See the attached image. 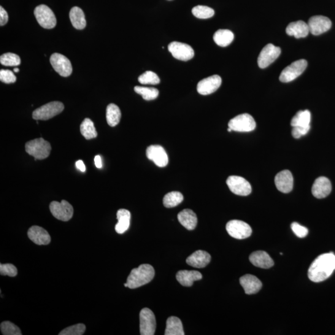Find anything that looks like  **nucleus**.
Listing matches in <instances>:
<instances>
[{
  "label": "nucleus",
  "instance_id": "nucleus-1",
  "mask_svg": "<svg viewBox=\"0 0 335 335\" xmlns=\"http://www.w3.org/2000/svg\"><path fill=\"white\" fill-rule=\"evenodd\" d=\"M334 269L333 253H324L313 261L308 271V276L313 282H322L330 276Z\"/></svg>",
  "mask_w": 335,
  "mask_h": 335
},
{
  "label": "nucleus",
  "instance_id": "nucleus-2",
  "mask_svg": "<svg viewBox=\"0 0 335 335\" xmlns=\"http://www.w3.org/2000/svg\"><path fill=\"white\" fill-rule=\"evenodd\" d=\"M155 276V270L148 264H141L132 270L127 283L129 289H136L152 282Z\"/></svg>",
  "mask_w": 335,
  "mask_h": 335
},
{
  "label": "nucleus",
  "instance_id": "nucleus-3",
  "mask_svg": "<svg viewBox=\"0 0 335 335\" xmlns=\"http://www.w3.org/2000/svg\"><path fill=\"white\" fill-rule=\"evenodd\" d=\"M26 152L32 156L34 160H44L50 155L51 145L50 143L45 141L43 138L31 140L26 143Z\"/></svg>",
  "mask_w": 335,
  "mask_h": 335
},
{
  "label": "nucleus",
  "instance_id": "nucleus-4",
  "mask_svg": "<svg viewBox=\"0 0 335 335\" xmlns=\"http://www.w3.org/2000/svg\"><path fill=\"white\" fill-rule=\"evenodd\" d=\"M64 109V105L59 101H53L37 108L32 113L35 120L46 121L60 114Z\"/></svg>",
  "mask_w": 335,
  "mask_h": 335
},
{
  "label": "nucleus",
  "instance_id": "nucleus-5",
  "mask_svg": "<svg viewBox=\"0 0 335 335\" xmlns=\"http://www.w3.org/2000/svg\"><path fill=\"white\" fill-rule=\"evenodd\" d=\"M307 62L304 59L294 62L290 66L286 67L280 75V80L283 83L292 82L303 74L307 67Z\"/></svg>",
  "mask_w": 335,
  "mask_h": 335
},
{
  "label": "nucleus",
  "instance_id": "nucleus-6",
  "mask_svg": "<svg viewBox=\"0 0 335 335\" xmlns=\"http://www.w3.org/2000/svg\"><path fill=\"white\" fill-rule=\"evenodd\" d=\"M34 16L40 26L45 29H52L56 26L55 15L49 7L40 5L34 10Z\"/></svg>",
  "mask_w": 335,
  "mask_h": 335
},
{
  "label": "nucleus",
  "instance_id": "nucleus-7",
  "mask_svg": "<svg viewBox=\"0 0 335 335\" xmlns=\"http://www.w3.org/2000/svg\"><path fill=\"white\" fill-rule=\"evenodd\" d=\"M229 128L233 131L251 132L255 130L256 122L252 116L245 113V114L237 116L230 121Z\"/></svg>",
  "mask_w": 335,
  "mask_h": 335
},
{
  "label": "nucleus",
  "instance_id": "nucleus-8",
  "mask_svg": "<svg viewBox=\"0 0 335 335\" xmlns=\"http://www.w3.org/2000/svg\"><path fill=\"white\" fill-rule=\"evenodd\" d=\"M50 210L57 219L67 221L71 219L74 215V208L69 202L62 200L61 202L53 201L49 206Z\"/></svg>",
  "mask_w": 335,
  "mask_h": 335
},
{
  "label": "nucleus",
  "instance_id": "nucleus-9",
  "mask_svg": "<svg viewBox=\"0 0 335 335\" xmlns=\"http://www.w3.org/2000/svg\"><path fill=\"white\" fill-rule=\"evenodd\" d=\"M228 234L234 239L242 240L250 237L252 230L248 224L239 220L229 221L226 225Z\"/></svg>",
  "mask_w": 335,
  "mask_h": 335
},
{
  "label": "nucleus",
  "instance_id": "nucleus-10",
  "mask_svg": "<svg viewBox=\"0 0 335 335\" xmlns=\"http://www.w3.org/2000/svg\"><path fill=\"white\" fill-rule=\"evenodd\" d=\"M156 323L155 315L148 308H144L140 312V332L141 335L155 334Z\"/></svg>",
  "mask_w": 335,
  "mask_h": 335
},
{
  "label": "nucleus",
  "instance_id": "nucleus-11",
  "mask_svg": "<svg viewBox=\"0 0 335 335\" xmlns=\"http://www.w3.org/2000/svg\"><path fill=\"white\" fill-rule=\"evenodd\" d=\"M282 50L280 47L273 44H268L264 47L259 53L258 64L259 68L265 69L279 58Z\"/></svg>",
  "mask_w": 335,
  "mask_h": 335
},
{
  "label": "nucleus",
  "instance_id": "nucleus-12",
  "mask_svg": "<svg viewBox=\"0 0 335 335\" xmlns=\"http://www.w3.org/2000/svg\"><path fill=\"white\" fill-rule=\"evenodd\" d=\"M230 190L237 195L246 196L251 193V186L245 178L238 176H231L227 180Z\"/></svg>",
  "mask_w": 335,
  "mask_h": 335
},
{
  "label": "nucleus",
  "instance_id": "nucleus-13",
  "mask_svg": "<svg viewBox=\"0 0 335 335\" xmlns=\"http://www.w3.org/2000/svg\"><path fill=\"white\" fill-rule=\"evenodd\" d=\"M51 65L56 72L62 77H69L72 74L73 69L71 62L66 56L61 53H54L50 57Z\"/></svg>",
  "mask_w": 335,
  "mask_h": 335
},
{
  "label": "nucleus",
  "instance_id": "nucleus-14",
  "mask_svg": "<svg viewBox=\"0 0 335 335\" xmlns=\"http://www.w3.org/2000/svg\"><path fill=\"white\" fill-rule=\"evenodd\" d=\"M169 50L175 59L182 61H188L193 58V48L188 44L180 42H172L169 45Z\"/></svg>",
  "mask_w": 335,
  "mask_h": 335
},
{
  "label": "nucleus",
  "instance_id": "nucleus-15",
  "mask_svg": "<svg viewBox=\"0 0 335 335\" xmlns=\"http://www.w3.org/2000/svg\"><path fill=\"white\" fill-rule=\"evenodd\" d=\"M146 155L150 160L153 161L156 166L163 167L169 163V156L166 151L160 145H150L147 148Z\"/></svg>",
  "mask_w": 335,
  "mask_h": 335
},
{
  "label": "nucleus",
  "instance_id": "nucleus-16",
  "mask_svg": "<svg viewBox=\"0 0 335 335\" xmlns=\"http://www.w3.org/2000/svg\"><path fill=\"white\" fill-rule=\"evenodd\" d=\"M331 21L323 16H315L310 18L308 26L310 32L314 36H318L328 31L331 27Z\"/></svg>",
  "mask_w": 335,
  "mask_h": 335
},
{
  "label": "nucleus",
  "instance_id": "nucleus-17",
  "mask_svg": "<svg viewBox=\"0 0 335 335\" xmlns=\"http://www.w3.org/2000/svg\"><path fill=\"white\" fill-rule=\"evenodd\" d=\"M221 84V77L217 75H213L200 81L197 86V90L202 95H209L217 91Z\"/></svg>",
  "mask_w": 335,
  "mask_h": 335
},
{
  "label": "nucleus",
  "instance_id": "nucleus-18",
  "mask_svg": "<svg viewBox=\"0 0 335 335\" xmlns=\"http://www.w3.org/2000/svg\"><path fill=\"white\" fill-rule=\"evenodd\" d=\"M275 185L278 190L283 193H289L293 190L294 179L289 170H283L275 176Z\"/></svg>",
  "mask_w": 335,
  "mask_h": 335
},
{
  "label": "nucleus",
  "instance_id": "nucleus-19",
  "mask_svg": "<svg viewBox=\"0 0 335 335\" xmlns=\"http://www.w3.org/2000/svg\"><path fill=\"white\" fill-rule=\"evenodd\" d=\"M331 184L327 178L321 177L316 179L312 186V193L317 199L327 197L331 191Z\"/></svg>",
  "mask_w": 335,
  "mask_h": 335
},
{
  "label": "nucleus",
  "instance_id": "nucleus-20",
  "mask_svg": "<svg viewBox=\"0 0 335 335\" xmlns=\"http://www.w3.org/2000/svg\"><path fill=\"white\" fill-rule=\"evenodd\" d=\"M29 239L38 245H47L50 244L51 237L44 229L39 226H32L28 232Z\"/></svg>",
  "mask_w": 335,
  "mask_h": 335
},
{
  "label": "nucleus",
  "instance_id": "nucleus-21",
  "mask_svg": "<svg viewBox=\"0 0 335 335\" xmlns=\"http://www.w3.org/2000/svg\"><path fill=\"white\" fill-rule=\"evenodd\" d=\"M211 256L209 253L205 251L198 250L186 259V263L197 268H203L209 264Z\"/></svg>",
  "mask_w": 335,
  "mask_h": 335
},
{
  "label": "nucleus",
  "instance_id": "nucleus-22",
  "mask_svg": "<svg viewBox=\"0 0 335 335\" xmlns=\"http://www.w3.org/2000/svg\"><path fill=\"white\" fill-rule=\"evenodd\" d=\"M240 285L245 292V293L250 295L257 293L262 288V283L258 278L255 275L246 274L240 277Z\"/></svg>",
  "mask_w": 335,
  "mask_h": 335
},
{
  "label": "nucleus",
  "instance_id": "nucleus-23",
  "mask_svg": "<svg viewBox=\"0 0 335 335\" xmlns=\"http://www.w3.org/2000/svg\"><path fill=\"white\" fill-rule=\"evenodd\" d=\"M250 261L254 266L268 269L274 265V261L265 251H257L251 254Z\"/></svg>",
  "mask_w": 335,
  "mask_h": 335
},
{
  "label": "nucleus",
  "instance_id": "nucleus-24",
  "mask_svg": "<svg viewBox=\"0 0 335 335\" xmlns=\"http://www.w3.org/2000/svg\"><path fill=\"white\" fill-rule=\"evenodd\" d=\"M309 32L308 24L302 21L291 23L286 28V33L289 36L295 37L297 39L307 37Z\"/></svg>",
  "mask_w": 335,
  "mask_h": 335
},
{
  "label": "nucleus",
  "instance_id": "nucleus-25",
  "mask_svg": "<svg viewBox=\"0 0 335 335\" xmlns=\"http://www.w3.org/2000/svg\"><path fill=\"white\" fill-rule=\"evenodd\" d=\"M202 275L201 272L197 271H188L182 270L177 272V280L178 282L185 287H191L193 283L196 281L202 280Z\"/></svg>",
  "mask_w": 335,
  "mask_h": 335
},
{
  "label": "nucleus",
  "instance_id": "nucleus-26",
  "mask_svg": "<svg viewBox=\"0 0 335 335\" xmlns=\"http://www.w3.org/2000/svg\"><path fill=\"white\" fill-rule=\"evenodd\" d=\"M178 219L180 223L189 231H192L196 228L198 218L196 213L191 209H184L178 213Z\"/></svg>",
  "mask_w": 335,
  "mask_h": 335
},
{
  "label": "nucleus",
  "instance_id": "nucleus-27",
  "mask_svg": "<svg viewBox=\"0 0 335 335\" xmlns=\"http://www.w3.org/2000/svg\"><path fill=\"white\" fill-rule=\"evenodd\" d=\"M131 212L128 210L121 209L117 212L118 222L115 226L116 232L119 234H123L129 228L131 221Z\"/></svg>",
  "mask_w": 335,
  "mask_h": 335
},
{
  "label": "nucleus",
  "instance_id": "nucleus-28",
  "mask_svg": "<svg viewBox=\"0 0 335 335\" xmlns=\"http://www.w3.org/2000/svg\"><path fill=\"white\" fill-rule=\"evenodd\" d=\"M70 19L72 25L77 29H83L86 25L85 16L83 10L79 7L72 8L70 12Z\"/></svg>",
  "mask_w": 335,
  "mask_h": 335
},
{
  "label": "nucleus",
  "instance_id": "nucleus-29",
  "mask_svg": "<svg viewBox=\"0 0 335 335\" xmlns=\"http://www.w3.org/2000/svg\"><path fill=\"white\" fill-rule=\"evenodd\" d=\"M234 39V34L228 29H219L213 35V40L220 47H227L231 44Z\"/></svg>",
  "mask_w": 335,
  "mask_h": 335
},
{
  "label": "nucleus",
  "instance_id": "nucleus-30",
  "mask_svg": "<svg viewBox=\"0 0 335 335\" xmlns=\"http://www.w3.org/2000/svg\"><path fill=\"white\" fill-rule=\"evenodd\" d=\"M165 335H184L183 324L179 318L170 317L166 321Z\"/></svg>",
  "mask_w": 335,
  "mask_h": 335
},
{
  "label": "nucleus",
  "instance_id": "nucleus-31",
  "mask_svg": "<svg viewBox=\"0 0 335 335\" xmlns=\"http://www.w3.org/2000/svg\"><path fill=\"white\" fill-rule=\"evenodd\" d=\"M121 112L117 105L109 104L106 108V121L109 126L115 127L120 122Z\"/></svg>",
  "mask_w": 335,
  "mask_h": 335
},
{
  "label": "nucleus",
  "instance_id": "nucleus-32",
  "mask_svg": "<svg viewBox=\"0 0 335 335\" xmlns=\"http://www.w3.org/2000/svg\"><path fill=\"white\" fill-rule=\"evenodd\" d=\"M311 121V114L309 110H300L294 116L291 121V126L293 127L310 126Z\"/></svg>",
  "mask_w": 335,
  "mask_h": 335
},
{
  "label": "nucleus",
  "instance_id": "nucleus-33",
  "mask_svg": "<svg viewBox=\"0 0 335 335\" xmlns=\"http://www.w3.org/2000/svg\"><path fill=\"white\" fill-rule=\"evenodd\" d=\"M80 132L82 136L85 138L86 140H90L94 139L98 136V133L94 126V123L89 118L85 119L81 124Z\"/></svg>",
  "mask_w": 335,
  "mask_h": 335
},
{
  "label": "nucleus",
  "instance_id": "nucleus-34",
  "mask_svg": "<svg viewBox=\"0 0 335 335\" xmlns=\"http://www.w3.org/2000/svg\"><path fill=\"white\" fill-rule=\"evenodd\" d=\"M183 194L180 192L172 191L167 193L163 198L164 206L167 208H172L178 206L183 201Z\"/></svg>",
  "mask_w": 335,
  "mask_h": 335
},
{
  "label": "nucleus",
  "instance_id": "nucleus-35",
  "mask_svg": "<svg viewBox=\"0 0 335 335\" xmlns=\"http://www.w3.org/2000/svg\"><path fill=\"white\" fill-rule=\"evenodd\" d=\"M134 91L137 94H140L146 101L155 99L157 98L159 94V91L155 88L136 86H135Z\"/></svg>",
  "mask_w": 335,
  "mask_h": 335
},
{
  "label": "nucleus",
  "instance_id": "nucleus-36",
  "mask_svg": "<svg viewBox=\"0 0 335 335\" xmlns=\"http://www.w3.org/2000/svg\"><path fill=\"white\" fill-rule=\"evenodd\" d=\"M192 13L194 16L199 19H208L212 18L214 15V10L212 9L211 8L201 6H196L193 8Z\"/></svg>",
  "mask_w": 335,
  "mask_h": 335
},
{
  "label": "nucleus",
  "instance_id": "nucleus-37",
  "mask_svg": "<svg viewBox=\"0 0 335 335\" xmlns=\"http://www.w3.org/2000/svg\"><path fill=\"white\" fill-rule=\"evenodd\" d=\"M0 62L3 66L16 67L21 64L20 57L13 53H6L0 57Z\"/></svg>",
  "mask_w": 335,
  "mask_h": 335
},
{
  "label": "nucleus",
  "instance_id": "nucleus-38",
  "mask_svg": "<svg viewBox=\"0 0 335 335\" xmlns=\"http://www.w3.org/2000/svg\"><path fill=\"white\" fill-rule=\"evenodd\" d=\"M140 83L142 85H158L160 83V80L158 75L152 71H147L140 75L138 78Z\"/></svg>",
  "mask_w": 335,
  "mask_h": 335
},
{
  "label": "nucleus",
  "instance_id": "nucleus-39",
  "mask_svg": "<svg viewBox=\"0 0 335 335\" xmlns=\"http://www.w3.org/2000/svg\"><path fill=\"white\" fill-rule=\"evenodd\" d=\"M0 328L3 334L4 335H21V329L18 326L10 321H4L0 325Z\"/></svg>",
  "mask_w": 335,
  "mask_h": 335
},
{
  "label": "nucleus",
  "instance_id": "nucleus-40",
  "mask_svg": "<svg viewBox=\"0 0 335 335\" xmlns=\"http://www.w3.org/2000/svg\"><path fill=\"white\" fill-rule=\"evenodd\" d=\"M86 330V326L83 323L69 326L59 333V335H82Z\"/></svg>",
  "mask_w": 335,
  "mask_h": 335
},
{
  "label": "nucleus",
  "instance_id": "nucleus-41",
  "mask_svg": "<svg viewBox=\"0 0 335 335\" xmlns=\"http://www.w3.org/2000/svg\"><path fill=\"white\" fill-rule=\"evenodd\" d=\"M0 274L8 275L10 277H15L18 274V269L12 264H0Z\"/></svg>",
  "mask_w": 335,
  "mask_h": 335
},
{
  "label": "nucleus",
  "instance_id": "nucleus-42",
  "mask_svg": "<svg viewBox=\"0 0 335 335\" xmlns=\"http://www.w3.org/2000/svg\"><path fill=\"white\" fill-rule=\"evenodd\" d=\"M0 80L5 83H13L16 81V77L12 71L9 70H1Z\"/></svg>",
  "mask_w": 335,
  "mask_h": 335
},
{
  "label": "nucleus",
  "instance_id": "nucleus-43",
  "mask_svg": "<svg viewBox=\"0 0 335 335\" xmlns=\"http://www.w3.org/2000/svg\"><path fill=\"white\" fill-rule=\"evenodd\" d=\"M291 229L293 230L294 233L296 234V236L299 238H301V239L306 237L308 233H309V231H308V229L300 225V224L297 222H293L292 224Z\"/></svg>",
  "mask_w": 335,
  "mask_h": 335
},
{
  "label": "nucleus",
  "instance_id": "nucleus-44",
  "mask_svg": "<svg viewBox=\"0 0 335 335\" xmlns=\"http://www.w3.org/2000/svg\"><path fill=\"white\" fill-rule=\"evenodd\" d=\"M310 126L307 127H293L292 135L295 139H299L306 135L310 131Z\"/></svg>",
  "mask_w": 335,
  "mask_h": 335
},
{
  "label": "nucleus",
  "instance_id": "nucleus-45",
  "mask_svg": "<svg viewBox=\"0 0 335 335\" xmlns=\"http://www.w3.org/2000/svg\"><path fill=\"white\" fill-rule=\"evenodd\" d=\"M8 15L6 10L2 7H0V26L5 25L8 23Z\"/></svg>",
  "mask_w": 335,
  "mask_h": 335
},
{
  "label": "nucleus",
  "instance_id": "nucleus-46",
  "mask_svg": "<svg viewBox=\"0 0 335 335\" xmlns=\"http://www.w3.org/2000/svg\"><path fill=\"white\" fill-rule=\"evenodd\" d=\"M76 166L77 169L80 170V171L82 172H85L86 171V166L82 160L77 161L76 162Z\"/></svg>",
  "mask_w": 335,
  "mask_h": 335
},
{
  "label": "nucleus",
  "instance_id": "nucleus-47",
  "mask_svg": "<svg viewBox=\"0 0 335 335\" xmlns=\"http://www.w3.org/2000/svg\"><path fill=\"white\" fill-rule=\"evenodd\" d=\"M94 163H95V165L98 169H101L102 164L101 156L99 155L95 156V158H94Z\"/></svg>",
  "mask_w": 335,
  "mask_h": 335
},
{
  "label": "nucleus",
  "instance_id": "nucleus-48",
  "mask_svg": "<svg viewBox=\"0 0 335 335\" xmlns=\"http://www.w3.org/2000/svg\"><path fill=\"white\" fill-rule=\"evenodd\" d=\"M19 72H20V69H19L18 68H15L14 69V72L18 73Z\"/></svg>",
  "mask_w": 335,
  "mask_h": 335
},
{
  "label": "nucleus",
  "instance_id": "nucleus-49",
  "mask_svg": "<svg viewBox=\"0 0 335 335\" xmlns=\"http://www.w3.org/2000/svg\"><path fill=\"white\" fill-rule=\"evenodd\" d=\"M124 286H125V287H126V288H128V283L124 284Z\"/></svg>",
  "mask_w": 335,
  "mask_h": 335
},
{
  "label": "nucleus",
  "instance_id": "nucleus-50",
  "mask_svg": "<svg viewBox=\"0 0 335 335\" xmlns=\"http://www.w3.org/2000/svg\"><path fill=\"white\" fill-rule=\"evenodd\" d=\"M228 131H229V132H231V131H232V129H231V128H228Z\"/></svg>",
  "mask_w": 335,
  "mask_h": 335
}]
</instances>
